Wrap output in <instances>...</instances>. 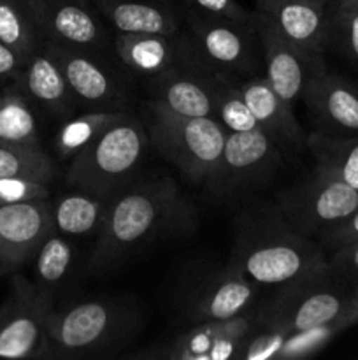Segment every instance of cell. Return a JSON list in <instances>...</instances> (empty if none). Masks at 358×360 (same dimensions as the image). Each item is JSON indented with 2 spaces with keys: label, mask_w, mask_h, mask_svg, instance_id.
<instances>
[{
  "label": "cell",
  "mask_w": 358,
  "mask_h": 360,
  "mask_svg": "<svg viewBox=\"0 0 358 360\" xmlns=\"http://www.w3.org/2000/svg\"><path fill=\"white\" fill-rule=\"evenodd\" d=\"M195 210L168 176L130 183L107 202L91 252V271H107L165 234L195 224Z\"/></svg>",
  "instance_id": "6da1fadb"
},
{
  "label": "cell",
  "mask_w": 358,
  "mask_h": 360,
  "mask_svg": "<svg viewBox=\"0 0 358 360\" xmlns=\"http://www.w3.org/2000/svg\"><path fill=\"white\" fill-rule=\"evenodd\" d=\"M325 250L295 231L277 206L255 204L235 218L232 264L255 287L281 288L329 266Z\"/></svg>",
  "instance_id": "7a4b0ae2"
},
{
  "label": "cell",
  "mask_w": 358,
  "mask_h": 360,
  "mask_svg": "<svg viewBox=\"0 0 358 360\" xmlns=\"http://www.w3.org/2000/svg\"><path fill=\"white\" fill-rule=\"evenodd\" d=\"M142 322L139 309L118 299H95L53 309L48 319V360L118 355Z\"/></svg>",
  "instance_id": "3957f363"
},
{
  "label": "cell",
  "mask_w": 358,
  "mask_h": 360,
  "mask_svg": "<svg viewBox=\"0 0 358 360\" xmlns=\"http://www.w3.org/2000/svg\"><path fill=\"white\" fill-rule=\"evenodd\" d=\"M150 137L140 120L125 112L90 146L72 158L67 183L74 188L111 199L133 183Z\"/></svg>",
  "instance_id": "277c9868"
},
{
  "label": "cell",
  "mask_w": 358,
  "mask_h": 360,
  "mask_svg": "<svg viewBox=\"0 0 358 360\" xmlns=\"http://www.w3.org/2000/svg\"><path fill=\"white\" fill-rule=\"evenodd\" d=\"M144 122L150 143L186 178L195 183L209 178L227 139L216 118L175 115L147 101Z\"/></svg>",
  "instance_id": "5b68a950"
},
{
  "label": "cell",
  "mask_w": 358,
  "mask_h": 360,
  "mask_svg": "<svg viewBox=\"0 0 358 360\" xmlns=\"http://www.w3.org/2000/svg\"><path fill=\"white\" fill-rule=\"evenodd\" d=\"M260 315L293 334L358 315V306L351 297V285L326 266L311 276L277 288L276 295L260 306Z\"/></svg>",
  "instance_id": "8992f818"
},
{
  "label": "cell",
  "mask_w": 358,
  "mask_h": 360,
  "mask_svg": "<svg viewBox=\"0 0 358 360\" xmlns=\"http://www.w3.org/2000/svg\"><path fill=\"white\" fill-rule=\"evenodd\" d=\"M284 220L307 238H319L330 227L358 210V190L316 167L276 199Z\"/></svg>",
  "instance_id": "52a82bcc"
},
{
  "label": "cell",
  "mask_w": 358,
  "mask_h": 360,
  "mask_svg": "<svg viewBox=\"0 0 358 360\" xmlns=\"http://www.w3.org/2000/svg\"><path fill=\"white\" fill-rule=\"evenodd\" d=\"M53 294L16 274L0 304V357L48 360V319Z\"/></svg>",
  "instance_id": "ba28073f"
},
{
  "label": "cell",
  "mask_w": 358,
  "mask_h": 360,
  "mask_svg": "<svg viewBox=\"0 0 358 360\" xmlns=\"http://www.w3.org/2000/svg\"><path fill=\"white\" fill-rule=\"evenodd\" d=\"M281 164L277 143L263 129L227 132L216 167L206 179L216 199H234L246 190L263 185Z\"/></svg>",
  "instance_id": "9c48e42d"
},
{
  "label": "cell",
  "mask_w": 358,
  "mask_h": 360,
  "mask_svg": "<svg viewBox=\"0 0 358 360\" xmlns=\"http://www.w3.org/2000/svg\"><path fill=\"white\" fill-rule=\"evenodd\" d=\"M255 14V30L265 62V79L279 97L288 104L304 97L305 90L314 77L326 70L323 53L309 51L288 41L276 27L258 11Z\"/></svg>",
  "instance_id": "30bf717a"
},
{
  "label": "cell",
  "mask_w": 358,
  "mask_h": 360,
  "mask_svg": "<svg viewBox=\"0 0 358 360\" xmlns=\"http://www.w3.org/2000/svg\"><path fill=\"white\" fill-rule=\"evenodd\" d=\"M260 320V306L228 320L193 323L158 352L130 355L135 359L164 360H230L237 359Z\"/></svg>",
  "instance_id": "8fae6325"
},
{
  "label": "cell",
  "mask_w": 358,
  "mask_h": 360,
  "mask_svg": "<svg viewBox=\"0 0 358 360\" xmlns=\"http://www.w3.org/2000/svg\"><path fill=\"white\" fill-rule=\"evenodd\" d=\"M186 23L190 44L207 63L230 74L255 70V25L209 16L192 7Z\"/></svg>",
  "instance_id": "7c38bea8"
},
{
  "label": "cell",
  "mask_w": 358,
  "mask_h": 360,
  "mask_svg": "<svg viewBox=\"0 0 358 360\" xmlns=\"http://www.w3.org/2000/svg\"><path fill=\"white\" fill-rule=\"evenodd\" d=\"M44 44L60 63L77 105L84 111H125V88L95 51L51 42Z\"/></svg>",
  "instance_id": "4fadbf2b"
},
{
  "label": "cell",
  "mask_w": 358,
  "mask_h": 360,
  "mask_svg": "<svg viewBox=\"0 0 358 360\" xmlns=\"http://www.w3.org/2000/svg\"><path fill=\"white\" fill-rule=\"evenodd\" d=\"M255 283L235 264L207 273L186 292L185 313L190 322L204 323L228 320L256 304Z\"/></svg>",
  "instance_id": "5bb4252c"
},
{
  "label": "cell",
  "mask_w": 358,
  "mask_h": 360,
  "mask_svg": "<svg viewBox=\"0 0 358 360\" xmlns=\"http://www.w3.org/2000/svg\"><path fill=\"white\" fill-rule=\"evenodd\" d=\"M44 42L102 51L109 48L107 28L91 0H35Z\"/></svg>",
  "instance_id": "9a60e30c"
},
{
  "label": "cell",
  "mask_w": 358,
  "mask_h": 360,
  "mask_svg": "<svg viewBox=\"0 0 358 360\" xmlns=\"http://www.w3.org/2000/svg\"><path fill=\"white\" fill-rule=\"evenodd\" d=\"M53 231V202L49 199L0 204V274L13 273L35 259Z\"/></svg>",
  "instance_id": "2e32d148"
},
{
  "label": "cell",
  "mask_w": 358,
  "mask_h": 360,
  "mask_svg": "<svg viewBox=\"0 0 358 360\" xmlns=\"http://www.w3.org/2000/svg\"><path fill=\"white\" fill-rule=\"evenodd\" d=\"M302 101L314 132L336 139L358 136V83L329 70L312 79Z\"/></svg>",
  "instance_id": "e0dca14e"
},
{
  "label": "cell",
  "mask_w": 358,
  "mask_h": 360,
  "mask_svg": "<svg viewBox=\"0 0 358 360\" xmlns=\"http://www.w3.org/2000/svg\"><path fill=\"white\" fill-rule=\"evenodd\" d=\"M150 102L175 115L214 118L211 83L190 55L185 39L178 62L164 72L150 77Z\"/></svg>",
  "instance_id": "ac0fdd59"
},
{
  "label": "cell",
  "mask_w": 358,
  "mask_h": 360,
  "mask_svg": "<svg viewBox=\"0 0 358 360\" xmlns=\"http://www.w3.org/2000/svg\"><path fill=\"white\" fill-rule=\"evenodd\" d=\"M256 11L300 48L323 53L330 44V0H258Z\"/></svg>",
  "instance_id": "d6986e66"
},
{
  "label": "cell",
  "mask_w": 358,
  "mask_h": 360,
  "mask_svg": "<svg viewBox=\"0 0 358 360\" xmlns=\"http://www.w3.org/2000/svg\"><path fill=\"white\" fill-rule=\"evenodd\" d=\"M11 86L21 91L32 105H39L53 116L67 120L76 112L77 104L63 70L46 44L28 56L20 76Z\"/></svg>",
  "instance_id": "ffe728a7"
},
{
  "label": "cell",
  "mask_w": 358,
  "mask_h": 360,
  "mask_svg": "<svg viewBox=\"0 0 358 360\" xmlns=\"http://www.w3.org/2000/svg\"><path fill=\"white\" fill-rule=\"evenodd\" d=\"M239 90L258 125L279 144L307 146V136L302 130L293 105L274 91L265 76H253L239 81Z\"/></svg>",
  "instance_id": "44dd1931"
},
{
  "label": "cell",
  "mask_w": 358,
  "mask_h": 360,
  "mask_svg": "<svg viewBox=\"0 0 358 360\" xmlns=\"http://www.w3.org/2000/svg\"><path fill=\"white\" fill-rule=\"evenodd\" d=\"M118 34H179V18L167 0H91Z\"/></svg>",
  "instance_id": "7402d4cb"
},
{
  "label": "cell",
  "mask_w": 358,
  "mask_h": 360,
  "mask_svg": "<svg viewBox=\"0 0 358 360\" xmlns=\"http://www.w3.org/2000/svg\"><path fill=\"white\" fill-rule=\"evenodd\" d=\"M181 35L165 34H118L114 51L123 65L144 77H153L174 65L181 55Z\"/></svg>",
  "instance_id": "603a6c76"
},
{
  "label": "cell",
  "mask_w": 358,
  "mask_h": 360,
  "mask_svg": "<svg viewBox=\"0 0 358 360\" xmlns=\"http://www.w3.org/2000/svg\"><path fill=\"white\" fill-rule=\"evenodd\" d=\"M109 199L76 188L53 202V229L63 236H90L100 231Z\"/></svg>",
  "instance_id": "cb8c5ba5"
},
{
  "label": "cell",
  "mask_w": 358,
  "mask_h": 360,
  "mask_svg": "<svg viewBox=\"0 0 358 360\" xmlns=\"http://www.w3.org/2000/svg\"><path fill=\"white\" fill-rule=\"evenodd\" d=\"M0 41L9 44L25 62L44 44L35 0H0Z\"/></svg>",
  "instance_id": "d4e9b609"
},
{
  "label": "cell",
  "mask_w": 358,
  "mask_h": 360,
  "mask_svg": "<svg viewBox=\"0 0 358 360\" xmlns=\"http://www.w3.org/2000/svg\"><path fill=\"white\" fill-rule=\"evenodd\" d=\"M307 148L314 157L316 167L358 190V136L336 139L312 132L307 136Z\"/></svg>",
  "instance_id": "484cf974"
},
{
  "label": "cell",
  "mask_w": 358,
  "mask_h": 360,
  "mask_svg": "<svg viewBox=\"0 0 358 360\" xmlns=\"http://www.w3.org/2000/svg\"><path fill=\"white\" fill-rule=\"evenodd\" d=\"M126 111H84L79 116L65 120L56 136V153L62 158H74L79 151L90 146L98 136L105 132L114 122H118Z\"/></svg>",
  "instance_id": "4316f807"
},
{
  "label": "cell",
  "mask_w": 358,
  "mask_h": 360,
  "mask_svg": "<svg viewBox=\"0 0 358 360\" xmlns=\"http://www.w3.org/2000/svg\"><path fill=\"white\" fill-rule=\"evenodd\" d=\"M0 141L16 144H41L34 105L13 86L0 95Z\"/></svg>",
  "instance_id": "83f0119b"
},
{
  "label": "cell",
  "mask_w": 358,
  "mask_h": 360,
  "mask_svg": "<svg viewBox=\"0 0 358 360\" xmlns=\"http://www.w3.org/2000/svg\"><path fill=\"white\" fill-rule=\"evenodd\" d=\"M56 169L41 144L0 141V178H30L51 183Z\"/></svg>",
  "instance_id": "f1b7e54d"
},
{
  "label": "cell",
  "mask_w": 358,
  "mask_h": 360,
  "mask_svg": "<svg viewBox=\"0 0 358 360\" xmlns=\"http://www.w3.org/2000/svg\"><path fill=\"white\" fill-rule=\"evenodd\" d=\"M72 260L74 252L70 241L67 236L53 229L35 253V283L53 294V288L69 274Z\"/></svg>",
  "instance_id": "f546056e"
},
{
  "label": "cell",
  "mask_w": 358,
  "mask_h": 360,
  "mask_svg": "<svg viewBox=\"0 0 358 360\" xmlns=\"http://www.w3.org/2000/svg\"><path fill=\"white\" fill-rule=\"evenodd\" d=\"M354 323H358V315H347L339 320H333V322L312 327V329L290 334L276 360H297L311 357V355L318 354L321 348H325L337 334L343 333L347 327L354 326Z\"/></svg>",
  "instance_id": "4dcf8cb0"
},
{
  "label": "cell",
  "mask_w": 358,
  "mask_h": 360,
  "mask_svg": "<svg viewBox=\"0 0 358 360\" xmlns=\"http://www.w3.org/2000/svg\"><path fill=\"white\" fill-rule=\"evenodd\" d=\"M330 44L358 67V0H332Z\"/></svg>",
  "instance_id": "1f68e13d"
},
{
  "label": "cell",
  "mask_w": 358,
  "mask_h": 360,
  "mask_svg": "<svg viewBox=\"0 0 358 360\" xmlns=\"http://www.w3.org/2000/svg\"><path fill=\"white\" fill-rule=\"evenodd\" d=\"M51 197L49 183L30 178H0V204H20Z\"/></svg>",
  "instance_id": "d6a6232c"
},
{
  "label": "cell",
  "mask_w": 358,
  "mask_h": 360,
  "mask_svg": "<svg viewBox=\"0 0 358 360\" xmlns=\"http://www.w3.org/2000/svg\"><path fill=\"white\" fill-rule=\"evenodd\" d=\"M186 2L192 9L209 14V16L227 18V20L246 25H253V20H255V14L244 9L237 0H186Z\"/></svg>",
  "instance_id": "836d02e7"
},
{
  "label": "cell",
  "mask_w": 358,
  "mask_h": 360,
  "mask_svg": "<svg viewBox=\"0 0 358 360\" xmlns=\"http://www.w3.org/2000/svg\"><path fill=\"white\" fill-rule=\"evenodd\" d=\"M354 241H358V210L319 236V246L330 253Z\"/></svg>",
  "instance_id": "e575fe53"
},
{
  "label": "cell",
  "mask_w": 358,
  "mask_h": 360,
  "mask_svg": "<svg viewBox=\"0 0 358 360\" xmlns=\"http://www.w3.org/2000/svg\"><path fill=\"white\" fill-rule=\"evenodd\" d=\"M329 267L336 276L346 281L347 285H354L358 281V241L350 243L343 248L330 253Z\"/></svg>",
  "instance_id": "d590c367"
},
{
  "label": "cell",
  "mask_w": 358,
  "mask_h": 360,
  "mask_svg": "<svg viewBox=\"0 0 358 360\" xmlns=\"http://www.w3.org/2000/svg\"><path fill=\"white\" fill-rule=\"evenodd\" d=\"M23 65L25 60L9 44L0 41V84H9L11 86L20 76Z\"/></svg>",
  "instance_id": "8d00e7d4"
},
{
  "label": "cell",
  "mask_w": 358,
  "mask_h": 360,
  "mask_svg": "<svg viewBox=\"0 0 358 360\" xmlns=\"http://www.w3.org/2000/svg\"><path fill=\"white\" fill-rule=\"evenodd\" d=\"M351 297H353V302L358 306V281L354 285H351Z\"/></svg>",
  "instance_id": "74e56055"
},
{
  "label": "cell",
  "mask_w": 358,
  "mask_h": 360,
  "mask_svg": "<svg viewBox=\"0 0 358 360\" xmlns=\"http://www.w3.org/2000/svg\"><path fill=\"white\" fill-rule=\"evenodd\" d=\"M330 2H332V0H330Z\"/></svg>",
  "instance_id": "f35d334b"
}]
</instances>
